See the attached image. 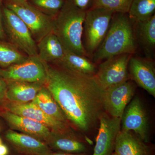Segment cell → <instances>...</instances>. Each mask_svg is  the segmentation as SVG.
Listing matches in <instances>:
<instances>
[{"label":"cell","instance_id":"13","mask_svg":"<svg viewBox=\"0 0 155 155\" xmlns=\"http://www.w3.org/2000/svg\"><path fill=\"white\" fill-rule=\"evenodd\" d=\"M129 78L139 86L155 97V68L150 59L131 56L128 64Z\"/></svg>","mask_w":155,"mask_h":155},{"label":"cell","instance_id":"30","mask_svg":"<svg viewBox=\"0 0 155 155\" xmlns=\"http://www.w3.org/2000/svg\"><path fill=\"white\" fill-rule=\"evenodd\" d=\"M9 153V150L5 145L2 143L0 144V155H8Z\"/></svg>","mask_w":155,"mask_h":155},{"label":"cell","instance_id":"16","mask_svg":"<svg viewBox=\"0 0 155 155\" xmlns=\"http://www.w3.org/2000/svg\"><path fill=\"white\" fill-rule=\"evenodd\" d=\"M0 117L7 122L11 130L20 131L44 142L51 133V130L41 123L7 110L0 111Z\"/></svg>","mask_w":155,"mask_h":155},{"label":"cell","instance_id":"5","mask_svg":"<svg viewBox=\"0 0 155 155\" xmlns=\"http://www.w3.org/2000/svg\"><path fill=\"white\" fill-rule=\"evenodd\" d=\"M6 7L17 14L27 25L36 42L53 32L54 18L28 2H7Z\"/></svg>","mask_w":155,"mask_h":155},{"label":"cell","instance_id":"21","mask_svg":"<svg viewBox=\"0 0 155 155\" xmlns=\"http://www.w3.org/2000/svg\"><path fill=\"white\" fill-rule=\"evenodd\" d=\"M58 63L72 70L87 75L94 76L97 71L94 64L86 57L77 54L65 48L64 58Z\"/></svg>","mask_w":155,"mask_h":155},{"label":"cell","instance_id":"20","mask_svg":"<svg viewBox=\"0 0 155 155\" xmlns=\"http://www.w3.org/2000/svg\"><path fill=\"white\" fill-rule=\"evenodd\" d=\"M31 102L48 116L70 125L60 106L44 85Z\"/></svg>","mask_w":155,"mask_h":155},{"label":"cell","instance_id":"31","mask_svg":"<svg viewBox=\"0 0 155 155\" xmlns=\"http://www.w3.org/2000/svg\"><path fill=\"white\" fill-rule=\"evenodd\" d=\"M48 155H87V153H65L55 152H52Z\"/></svg>","mask_w":155,"mask_h":155},{"label":"cell","instance_id":"33","mask_svg":"<svg viewBox=\"0 0 155 155\" xmlns=\"http://www.w3.org/2000/svg\"><path fill=\"white\" fill-rule=\"evenodd\" d=\"M2 124H1V122H0V132L2 130Z\"/></svg>","mask_w":155,"mask_h":155},{"label":"cell","instance_id":"25","mask_svg":"<svg viewBox=\"0 0 155 155\" xmlns=\"http://www.w3.org/2000/svg\"><path fill=\"white\" fill-rule=\"evenodd\" d=\"M132 1V0H94L93 7L102 8L114 13L128 14Z\"/></svg>","mask_w":155,"mask_h":155},{"label":"cell","instance_id":"19","mask_svg":"<svg viewBox=\"0 0 155 155\" xmlns=\"http://www.w3.org/2000/svg\"><path fill=\"white\" fill-rule=\"evenodd\" d=\"M37 46L39 58L44 63H56L64 58L65 48L53 32L43 38Z\"/></svg>","mask_w":155,"mask_h":155},{"label":"cell","instance_id":"15","mask_svg":"<svg viewBox=\"0 0 155 155\" xmlns=\"http://www.w3.org/2000/svg\"><path fill=\"white\" fill-rule=\"evenodd\" d=\"M52 150L69 153H87L89 142L80 138L72 130L66 132L51 131L45 142Z\"/></svg>","mask_w":155,"mask_h":155},{"label":"cell","instance_id":"6","mask_svg":"<svg viewBox=\"0 0 155 155\" xmlns=\"http://www.w3.org/2000/svg\"><path fill=\"white\" fill-rule=\"evenodd\" d=\"M2 20L12 44L28 57L38 56L37 46L27 25L13 11L3 8Z\"/></svg>","mask_w":155,"mask_h":155},{"label":"cell","instance_id":"17","mask_svg":"<svg viewBox=\"0 0 155 155\" xmlns=\"http://www.w3.org/2000/svg\"><path fill=\"white\" fill-rule=\"evenodd\" d=\"M114 152L118 155H153V149L132 131L120 130L116 138Z\"/></svg>","mask_w":155,"mask_h":155},{"label":"cell","instance_id":"27","mask_svg":"<svg viewBox=\"0 0 155 155\" xmlns=\"http://www.w3.org/2000/svg\"><path fill=\"white\" fill-rule=\"evenodd\" d=\"M7 88V81L0 77V111L4 110L6 103L8 101L6 96Z\"/></svg>","mask_w":155,"mask_h":155},{"label":"cell","instance_id":"32","mask_svg":"<svg viewBox=\"0 0 155 155\" xmlns=\"http://www.w3.org/2000/svg\"><path fill=\"white\" fill-rule=\"evenodd\" d=\"M9 2H28V0H7Z\"/></svg>","mask_w":155,"mask_h":155},{"label":"cell","instance_id":"11","mask_svg":"<svg viewBox=\"0 0 155 155\" xmlns=\"http://www.w3.org/2000/svg\"><path fill=\"white\" fill-rule=\"evenodd\" d=\"M121 118L112 117L105 112L100 115L98 132L92 155H112L116 138L121 130Z\"/></svg>","mask_w":155,"mask_h":155},{"label":"cell","instance_id":"29","mask_svg":"<svg viewBox=\"0 0 155 155\" xmlns=\"http://www.w3.org/2000/svg\"><path fill=\"white\" fill-rule=\"evenodd\" d=\"M2 0H0V39H3L5 37V33L3 26L1 6H2Z\"/></svg>","mask_w":155,"mask_h":155},{"label":"cell","instance_id":"34","mask_svg":"<svg viewBox=\"0 0 155 155\" xmlns=\"http://www.w3.org/2000/svg\"><path fill=\"white\" fill-rule=\"evenodd\" d=\"M112 155H118L117 154H116V153L114 152L113 154Z\"/></svg>","mask_w":155,"mask_h":155},{"label":"cell","instance_id":"35","mask_svg":"<svg viewBox=\"0 0 155 155\" xmlns=\"http://www.w3.org/2000/svg\"><path fill=\"white\" fill-rule=\"evenodd\" d=\"M2 140H1V138H0V144H2Z\"/></svg>","mask_w":155,"mask_h":155},{"label":"cell","instance_id":"8","mask_svg":"<svg viewBox=\"0 0 155 155\" xmlns=\"http://www.w3.org/2000/svg\"><path fill=\"white\" fill-rule=\"evenodd\" d=\"M132 55L122 54L101 63L94 76L104 90L128 80V64Z\"/></svg>","mask_w":155,"mask_h":155},{"label":"cell","instance_id":"23","mask_svg":"<svg viewBox=\"0 0 155 155\" xmlns=\"http://www.w3.org/2000/svg\"><path fill=\"white\" fill-rule=\"evenodd\" d=\"M155 12V0H132L127 14L132 22H137L150 19Z\"/></svg>","mask_w":155,"mask_h":155},{"label":"cell","instance_id":"7","mask_svg":"<svg viewBox=\"0 0 155 155\" xmlns=\"http://www.w3.org/2000/svg\"><path fill=\"white\" fill-rule=\"evenodd\" d=\"M0 77L6 81H23L44 84L47 78L45 64L38 56L28 57L22 63L0 69Z\"/></svg>","mask_w":155,"mask_h":155},{"label":"cell","instance_id":"3","mask_svg":"<svg viewBox=\"0 0 155 155\" xmlns=\"http://www.w3.org/2000/svg\"><path fill=\"white\" fill-rule=\"evenodd\" d=\"M86 11L65 0L62 8L54 18L53 32L67 49L79 55L87 56L82 41Z\"/></svg>","mask_w":155,"mask_h":155},{"label":"cell","instance_id":"1","mask_svg":"<svg viewBox=\"0 0 155 155\" xmlns=\"http://www.w3.org/2000/svg\"><path fill=\"white\" fill-rule=\"evenodd\" d=\"M45 63L47 78L44 85L58 103L69 122L78 130L87 132L104 112V90L93 75L69 69L60 63Z\"/></svg>","mask_w":155,"mask_h":155},{"label":"cell","instance_id":"28","mask_svg":"<svg viewBox=\"0 0 155 155\" xmlns=\"http://www.w3.org/2000/svg\"><path fill=\"white\" fill-rule=\"evenodd\" d=\"M69 1L78 8L86 12L93 7L94 0H69Z\"/></svg>","mask_w":155,"mask_h":155},{"label":"cell","instance_id":"12","mask_svg":"<svg viewBox=\"0 0 155 155\" xmlns=\"http://www.w3.org/2000/svg\"><path fill=\"white\" fill-rule=\"evenodd\" d=\"M4 110L39 122L52 131L66 132L72 130L69 124L56 120L48 116L32 102L18 103L8 101Z\"/></svg>","mask_w":155,"mask_h":155},{"label":"cell","instance_id":"18","mask_svg":"<svg viewBox=\"0 0 155 155\" xmlns=\"http://www.w3.org/2000/svg\"><path fill=\"white\" fill-rule=\"evenodd\" d=\"M6 98L12 102L26 103L32 101L44 84L23 81H7Z\"/></svg>","mask_w":155,"mask_h":155},{"label":"cell","instance_id":"4","mask_svg":"<svg viewBox=\"0 0 155 155\" xmlns=\"http://www.w3.org/2000/svg\"><path fill=\"white\" fill-rule=\"evenodd\" d=\"M114 13L102 8L93 7L86 12L83 24L84 49L87 55H93L107 33Z\"/></svg>","mask_w":155,"mask_h":155},{"label":"cell","instance_id":"10","mask_svg":"<svg viewBox=\"0 0 155 155\" xmlns=\"http://www.w3.org/2000/svg\"><path fill=\"white\" fill-rule=\"evenodd\" d=\"M136 86L129 80L105 90L103 107L106 113L112 117L121 118L125 108L133 98Z\"/></svg>","mask_w":155,"mask_h":155},{"label":"cell","instance_id":"26","mask_svg":"<svg viewBox=\"0 0 155 155\" xmlns=\"http://www.w3.org/2000/svg\"><path fill=\"white\" fill-rule=\"evenodd\" d=\"M34 6L43 13L57 16L64 5L65 0H31Z\"/></svg>","mask_w":155,"mask_h":155},{"label":"cell","instance_id":"9","mask_svg":"<svg viewBox=\"0 0 155 155\" xmlns=\"http://www.w3.org/2000/svg\"><path fill=\"white\" fill-rule=\"evenodd\" d=\"M121 130L132 131L145 142L149 141L148 117L138 97L132 99L125 108L121 117Z\"/></svg>","mask_w":155,"mask_h":155},{"label":"cell","instance_id":"2","mask_svg":"<svg viewBox=\"0 0 155 155\" xmlns=\"http://www.w3.org/2000/svg\"><path fill=\"white\" fill-rule=\"evenodd\" d=\"M132 22L128 14L114 13L105 37L93 54L94 63L122 54H133L135 52L136 41Z\"/></svg>","mask_w":155,"mask_h":155},{"label":"cell","instance_id":"14","mask_svg":"<svg viewBox=\"0 0 155 155\" xmlns=\"http://www.w3.org/2000/svg\"><path fill=\"white\" fill-rule=\"evenodd\" d=\"M5 136L19 155H48L53 152L44 142L31 136L10 129L6 131Z\"/></svg>","mask_w":155,"mask_h":155},{"label":"cell","instance_id":"24","mask_svg":"<svg viewBox=\"0 0 155 155\" xmlns=\"http://www.w3.org/2000/svg\"><path fill=\"white\" fill-rule=\"evenodd\" d=\"M28 57L12 44L0 41V66L2 68L22 63Z\"/></svg>","mask_w":155,"mask_h":155},{"label":"cell","instance_id":"22","mask_svg":"<svg viewBox=\"0 0 155 155\" xmlns=\"http://www.w3.org/2000/svg\"><path fill=\"white\" fill-rule=\"evenodd\" d=\"M137 24V37L147 54L150 56L155 48V15Z\"/></svg>","mask_w":155,"mask_h":155}]
</instances>
